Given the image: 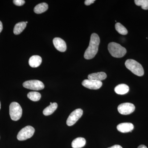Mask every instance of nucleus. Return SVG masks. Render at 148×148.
<instances>
[{
    "mask_svg": "<svg viewBox=\"0 0 148 148\" xmlns=\"http://www.w3.org/2000/svg\"><path fill=\"white\" fill-rule=\"evenodd\" d=\"M82 85L86 88L93 90H97L99 89L102 86L103 83L101 81L88 79L84 80L82 82Z\"/></svg>",
    "mask_w": 148,
    "mask_h": 148,
    "instance_id": "nucleus-9",
    "label": "nucleus"
},
{
    "mask_svg": "<svg viewBox=\"0 0 148 148\" xmlns=\"http://www.w3.org/2000/svg\"><path fill=\"white\" fill-rule=\"evenodd\" d=\"M108 49L112 56L115 58H121L126 53L125 48L116 42L110 43L108 45Z\"/></svg>",
    "mask_w": 148,
    "mask_h": 148,
    "instance_id": "nucleus-2",
    "label": "nucleus"
},
{
    "mask_svg": "<svg viewBox=\"0 0 148 148\" xmlns=\"http://www.w3.org/2000/svg\"><path fill=\"white\" fill-rule=\"evenodd\" d=\"M115 92L119 95H124L129 91V87L127 85L120 84L114 88Z\"/></svg>",
    "mask_w": 148,
    "mask_h": 148,
    "instance_id": "nucleus-14",
    "label": "nucleus"
},
{
    "mask_svg": "<svg viewBox=\"0 0 148 148\" xmlns=\"http://www.w3.org/2000/svg\"><path fill=\"white\" fill-rule=\"evenodd\" d=\"M83 113V112L81 109H76L73 111L67 119L66 121L67 125L71 126L75 124L82 116Z\"/></svg>",
    "mask_w": 148,
    "mask_h": 148,
    "instance_id": "nucleus-7",
    "label": "nucleus"
},
{
    "mask_svg": "<svg viewBox=\"0 0 148 148\" xmlns=\"http://www.w3.org/2000/svg\"><path fill=\"white\" fill-rule=\"evenodd\" d=\"M25 23H26V24H27L28 23V21H26V22H25Z\"/></svg>",
    "mask_w": 148,
    "mask_h": 148,
    "instance_id": "nucleus-27",
    "label": "nucleus"
},
{
    "mask_svg": "<svg viewBox=\"0 0 148 148\" xmlns=\"http://www.w3.org/2000/svg\"><path fill=\"white\" fill-rule=\"evenodd\" d=\"M100 42V38L98 35L95 33L92 34L89 46L84 53V57L85 59L88 60L95 57L98 53Z\"/></svg>",
    "mask_w": 148,
    "mask_h": 148,
    "instance_id": "nucleus-1",
    "label": "nucleus"
},
{
    "mask_svg": "<svg viewBox=\"0 0 148 148\" xmlns=\"http://www.w3.org/2000/svg\"><path fill=\"white\" fill-rule=\"evenodd\" d=\"M0 109H1V102H0Z\"/></svg>",
    "mask_w": 148,
    "mask_h": 148,
    "instance_id": "nucleus-28",
    "label": "nucleus"
},
{
    "mask_svg": "<svg viewBox=\"0 0 148 148\" xmlns=\"http://www.w3.org/2000/svg\"><path fill=\"white\" fill-rule=\"evenodd\" d=\"M13 3L16 5L22 6L25 4V1L24 0H14Z\"/></svg>",
    "mask_w": 148,
    "mask_h": 148,
    "instance_id": "nucleus-22",
    "label": "nucleus"
},
{
    "mask_svg": "<svg viewBox=\"0 0 148 148\" xmlns=\"http://www.w3.org/2000/svg\"><path fill=\"white\" fill-rule=\"evenodd\" d=\"M107 77L106 73L101 72L90 74L88 75V79L101 82V81L106 79Z\"/></svg>",
    "mask_w": 148,
    "mask_h": 148,
    "instance_id": "nucleus-12",
    "label": "nucleus"
},
{
    "mask_svg": "<svg viewBox=\"0 0 148 148\" xmlns=\"http://www.w3.org/2000/svg\"><path fill=\"white\" fill-rule=\"evenodd\" d=\"M95 1V0H86L85 1L84 3L86 5H89L93 3Z\"/></svg>",
    "mask_w": 148,
    "mask_h": 148,
    "instance_id": "nucleus-23",
    "label": "nucleus"
},
{
    "mask_svg": "<svg viewBox=\"0 0 148 148\" xmlns=\"http://www.w3.org/2000/svg\"><path fill=\"white\" fill-rule=\"evenodd\" d=\"M115 27V29L117 32L120 34L123 35L127 34L128 32H127V29L121 23H119V22L116 23Z\"/></svg>",
    "mask_w": 148,
    "mask_h": 148,
    "instance_id": "nucleus-20",
    "label": "nucleus"
},
{
    "mask_svg": "<svg viewBox=\"0 0 148 148\" xmlns=\"http://www.w3.org/2000/svg\"><path fill=\"white\" fill-rule=\"evenodd\" d=\"M135 106L131 103H123L121 104L118 107L119 113L123 115H128L132 113L135 110Z\"/></svg>",
    "mask_w": 148,
    "mask_h": 148,
    "instance_id": "nucleus-8",
    "label": "nucleus"
},
{
    "mask_svg": "<svg viewBox=\"0 0 148 148\" xmlns=\"http://www.w3.org/2000/svg\"><path fill=\"white\" fill-rule=\"evenodd\" d=\"M48 8L47 4L45 3H41L35 7L34 11L36 14H41L45 12Z\"/></svg>",
    "mask_w": 148,
    "mask_h": 148,
    "instance_id": "nucleus-18",
    "label": "nucleus"
},
{
    "mask_svg": "<svg viewBox=\"0 0 148 148\" xmlns=\"http://www.w3.org/2000/svg\"><path fill=\"white\" fill-rule=\"evenodd\" d=\"M9 113L11 119L14 121H17L22 116V108L18 103L12 102L10 106Z\"/></svg>",
    "mask_w": 148,
    "mask_h": 148,
    "instance_id": "nucleus-4",
    "label": "nucleus"
},
{
    "mask_svg": "<svg viewBox=\"0 0 148 148\" xmlns=\"http://www.w3.org/2000/svg\"><path fill=\"white\" fill-rule=\"evenodd\" d=\"M58 107L57 103H54L50 104V106H48L44 110L43 113L45 116H49L53 113Z\"/></svg>",
    "mask_w": 148,
    "mask_h": 148,
    "instance_id": "nucleus-17",
    "label": "nucleus"
},
{
    "mask_svg": "<svg viewBox=\"0 0 148 148\" xmlns=\"http://www.w3.org/2000/svg\"><path fill=\"white\" fill-rule=\"evenodd\" d=\"M117 129L119 132L122 133H127L131 132L134 129V125L130 123H123L119 124L117 126Z\"/></svg>",
    "mask_w": 148,
    "mask_h": 148,
    "instance_id": "nucleus-11",
    "label": "nucleus"
},
{
    "mask_svg": "<svg viewBox=\"0 0 148 148\" xmlns=\"http://www.w3.org/2000/svg\"><path fill=\"white\" fill-rule=\"evenodd\" d=\"M126 68L133 74L138 76H142L144 74V70L142 65L137 61L133 59H128L125 62Z\"/></svg>",
    "mask_w": 148,
    "mask_h": 148,
    "instance_id": "nucleus-3",
    "label": "nucleus"
},
{
    "mask_svg": "<svg viewBox=\"0 0 148 148\" xmlns=\"http://www.w3.org/2000/svg\"><path fill=\"white\" fill-rule=\"evenodd\" d=\"M23 86L25 88L35 90H42L45 87L44 84L38 80L27 81L23 84Z\"/></svg>",
    "mask_w": 148,
    "mask_h": 148,
    "instance_id": "nucleus-6",
    "label": "nucleus"
},
{
    "mask_svg": "<svg viewBox=\"0 0 148 148\" xmlns=\"http://www.w3.org/2000/svg\"><path fill=\"white\" fill-rule=\"evenodd\" d=\"M53 44L56 49L61 52H64L67 49L66 43L64 40L59 38H54Z\"/></svg>",
    "mask_w": 148,
    "mask_h": 148,
    "instance_id": "nucleus-10",
    "label": "nucleus"
},
{
    "mask_svg": "<svg viewBox=\"0 0 148 148\" xmlns=\"http://www.w3.org/2000/svg\"><path fill=\"white\" fill-rule=\"evenodd\" d=\"M135 3L136 5L141 6L144 10H148V0H135Z\"/></svg>",
    "mask_w": 148,
    "mask_h": 148,
    "instance_id": "nucleus-21",
    "label": "nucleus"
},
{
    "mask_svg": "<svg viewBox=\"0 0 148 148\" xmlns=\"http://www.w3.org/2000/svg\"><path fill=\"white\" fill-rule=\"evenodd\" d=\"M42 59L39 56L34 55L32 56L29 60V64L32 68H37L41 64Z\"/></svg>",
    "mask_w": 148,
    "mask_h": 148,
    "instance_id": "nucleus-13",
    "label": "nucleus"
},
{
    "mask_svg": "<svg viewBox=\"0 0 148 148\" xmlns=\"http://www.w3.org/2000/svg\"><path fill=\"white\" fill-rule=\"evenodd\" d=\"M108 148H123L120 145H114L112 146V147H109Z\"/></svg>",
    "mask_w": 148,
    "mask_h": 148,
    "instance_id": "nucleus-24",
    "label": "nucleus"
},
{
    "mask_svg": "<svg viewBox=\"0 0 148 148\" xmlns=\"http://www.w3.org/2000/svg\"><path fill=\"white\" fill-rule=\"evenodd\" d=\"M86 141L84 138H76L72 143V147L73 148H81L85 145Z\"/></svg>",
    "mask_w": 148,
    "mask_h": 148,
    "instance_id": "nucleus-15",
    "label": "nucleus"
},
{
    "mask_svg": "<svg viewBox=\"0 0 148 148\" xmlns=\"http://www.w3.org/2000/svg\"><path fill=\"white\" fill-rule=\"evenodd\" d=\"M3 30V24L1 21H0V33Z\"/></svg>",
    "mask_w": 148,
    "mask_h": 148,
    "instance_id": "nucleus-25",
    "label": "nucleus"
},
{
    "mask_svg": "<svg viewBox=\"0 0 148 148\" xmlns=\"http://www.w3.org/2000/svg\"><path fill=\"white\" fill-rule=\"evenodd\" d=\"M27 97L30 100L33 101H38L40 99L41 95L39 92L32 91L29 92L27 95Z\"/></svg>",
    "mask_w": 148,
    "mask_h": 148,
    "instance_id": "nucleus-19",
    "label": "nucleus"
},
{
    "mask_svg": "<svg viewBox=\"0 0 148 148\" xmlns=\"http://www.w3.org/2000/svg\"><path fill=\"white\" fill-rule=\"evenodd\" d=\"M138 148H147L146 146L144 145H141L140 146L138 147Z\"/></svg>",
    "mask_w": 148,
    "mask_h": 148,
    "instance_id": "nucleus-26",
    "label": "nucleus"
},
{
    "mask_svg": "<svg viewBox=\"0 0 148 148\" xmlns=\"http://www.w3.org/2000/svg\"><path fill=\"white\" fill-rule=\"evenodd\" d=\"M35 132V129L32 126H26L18 132L17 139L19 141H24L32 138Z\"/></svg>",
    "mask_w": 148,
    "mask_h": 148,
    "instance_id": "nucleus-5",
    "label": "nucleus"
},
{
    "mask_svg": "<svg viewBox=\"0 0 148 148\" xmlns=\"http://www.w3.org/2000/svg\"><path fill=\"white\" fill-rule=\"evenodd\" d=\"M26 27L27 24L24 21L17 23L16 24L14 28V34L15 35L19 34L24 31Z\"/></svg>",
    "mask_w": 148,
    "mask_h": 148,
    "instance_id": "nucleus-16",
    "label": "nucleus"
}]
</instances>
